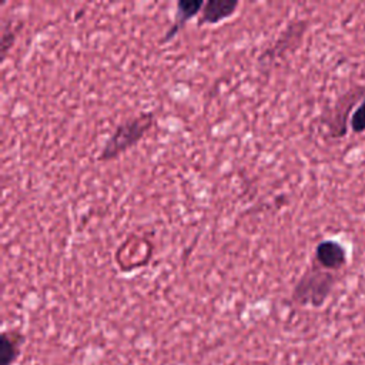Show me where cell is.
Masks as SVG:
<instances>
[{"instance_id": "cell-1", "label": "cell", "mask_w": 365, "mask_h": 365, "mask_svg": "<svg viewBox=\"0 0 365 365\" xmlns=\"http://www.w3.org/2000/svg\"><path fill=\"white\" fill-rule=\"evenodd\" d=\"M339 274L321 268L314 261L297 281L292 289V301L301 307L321 308L331 297Z\"/></svg>"}, {"instance_id": "cell-2", "label": "cell", "mask_w": 365, "mask_h": 365, "mask_svg": "<svg viewBox=\"0 0 365 365\" xmlns=\"http://www.w3.org/2000/svg\"><path fill=\"white\" fill-rule=\"evenodd\" d=\"M154 124V113L143 111L138 115L118 124L106 140L97 157L98 161H110L137 144Z\"/></svg>"}, {"instance_id": "cell-3", "label": "cell", "mask_w": 365, "mask_h": 365, "mask_svg": "<svg viewBox=\"0 0 365 365\" xmlns=\"http://www.w3.org/2000/svg\"><path fill=\"white\" fill-rule=\"evenodd\" d=\"M364 91L365 86H354L342 96H339L335 104L328 110V114H325V124L334 138H342L346 134L349 128L348 117L351 118Z\"/></svg>"}, {"instance_id": "cell-4", "label": "cell", "mask_w": 365, "mask_h": 365, "mask_svg": "<svg viewBox=\"0 0 365 365\" xmlns=\"http://www.w3.org/2000/svg\"><path fill=\"white\" fill-rule=\"evenodd\" d=\"M312 261L324 269L339 274L348 265V250L339 240L327 238L315 245Z\"/></svg>"}, {"instance_id": "cell-5", "label": "cell", "mask_w": 365, "mask_h": 365, "mask_svg": "<svg viewBox=\"0 0 365 365\" xmlns=\"http://www.w3.org/2000/svg\"><path fill=\"white\" fill-rule=\"evenodd\" d=\"M307 27H308V21L307 20H294V21H291L284 29V31L278 36V38L275 40L272 47L267 48L265 53L261 54L259 60L261 61H265V60L272 61L274 58L281 57L284 53H287L288 50L294 48L299 43V40L304 36Z\"/></svg>"}, {"instance_id": "cell-6", "label": "cell", "mask_w": 365, "mask_h": 365, "mask_svg": "<svg viewBox=\"0 0 365 365\" xmlns=\"http://www.w3.org/2000/svg\"><path fill=\"white\" fill-rule=\"evenodd\" d=\"M237 0H208L204 3V7L198 16V26L215 24L228 17H231L237 7Z\"/></svg>"}, {"instance_id": "cell-7", "label": "cell", "mask_w": 365, "mask_h": 365, "mask_svg": "<svg viewBox=\"0 0 365 365\" xmlns=\"http://www.w3.org/2000/svg\"><path fill=\"white\" fill-rule=\"evenodd\" d=\"M202 7H204V1H201V0H180V1H177L175 20L171 24V27L165 31L164 37L161 38V43H165V41H170L171 38H174L175 34L180 31V29L184 27L188 20H191L195 16H200Z\"/></svg>"}, {"instance_id": "cell-8", "label": "cell", "mask_w": 365, "mask_h": 365, "mask_svg": "<svg viewBox=\"0 0 365 365\" xmlns=\"http://www.w3.org/2000/svg\"><path fill=\"white\" fill-rule=\"evenodd\" d=\"M24 336L17 331H4L0 341V365H13L20 354Z\"/></svg>"}, {"instance_id": "cell-9", "label": "cell", "mask_w": 365, "mask_h": 365, "mask_svg": "<svg viewBox=\"0 0 365 365\" xmlns=\"http://www.w3.org/2000/svg\"><path fill=\"white\" fill-rule=\"evenodd\" d=\"M349 130L354 134L365 133V91L349 118Z\"/></svg>"}, {"instance_id": "cell-10", "label": "cell", "mask_w": 365, "mask_h": 365, "mask_svg": "<svg viewBox=\"0 0 365 365\" xmlns=\"http://www.w3.org/2000/svg\"><path fill=\"white\" fill-rule=\"evenodd\" d=\"M19 29H20V24L17 27H13V23H11L10 29H7L6 23H3V29H1V58L3 60L6 58L7 50L13 46L14 38L19 33Z\"/></svg>"}]
</instances>
